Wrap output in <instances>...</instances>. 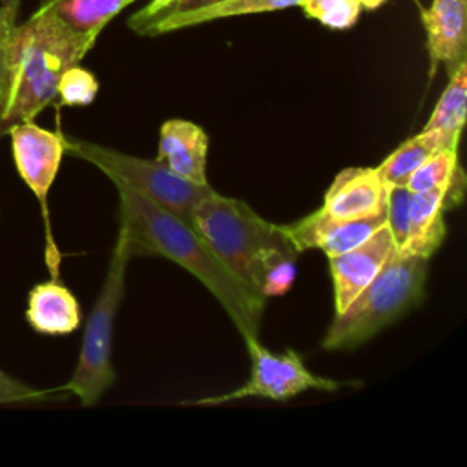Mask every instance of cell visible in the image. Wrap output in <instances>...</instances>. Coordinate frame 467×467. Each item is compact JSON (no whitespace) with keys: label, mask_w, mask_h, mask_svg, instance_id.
Instances as JSON below:
<instances>
[{"label":"cell","mask_w":467,"mask_h":467,"mask_svg":"<svg viewBox=\"0 0 467 467\" xmlns=\"http://www.w3.org/2000/svg\"><path fill=\"white\" fill-rule=\"evenodd\" d=\"M192 226L224 266L261 297L283 296L294 285L299 250L285 224L270 223L246 202L212 190L193 208Z\"/></svg>","instance_id":"obj_2"},{"label":"cell","mask_w":467,"mask_h":467,"mask_svg":"<svg viewBox=\"0 0 467 467\" xmlns=\"http://www.w3.org/2000/svg\"><path fill=\"white\" fill-rule=\"evenodd\" d=\"M26 319L38 334L64 336L78 328L82 314L73 292L58 277H51L29 290Z\"/></svg>","instance_id":"obj_14"},{"label":"cell","mask_w":467,"mask_h":467,"mask_svg":"<svg viewBox=\"0 0 467 467\" xmlns=\"http://www.w3.org/2000/svg\"><path fill=\"white\" fill-rule=\"evenodd\" d=\"M9 36V35H7ZM7 40V38H5ZM5 40L0 44V111L4 104V89H5Z\"/></svg>","instance_id":"obj_27"},{"label":"cell","mask_w":467,"mask_h":467,"mask_svg":"<svg viewBox=\"0 0 467 467\" xmlns=\"http://www.w3.org/2000/svg\"><path fill=\"white\" fill-rule=\"evenodd\" d=\"M99 91V82L95 75L78 64L67 67L57 88V99L62 106H88L95 100Z\"/></svg>","instance_id":"obj_22"},{"label":"cell","mask_w":467,"mask_h":467,"mask_svg":"<svg viewBox=\"0 0 467 467\" xmlns=\"http://www.w3.org/2000/svg\"><path fill=\"white\" fill-rule=\"evenodd\" d=\"M124 9V0H40L36 11L57 18L91 47L111 18Z\"/></svg>","instance_id":"obj_17"},{"label":"cell","mask_w":467,"mask_h":467,"mask_svg":"<svg viewBox=\"0 0 467 467\" xmlns=\"http://www.w3.org/2000/svg\"><path fill=\"white\" fill-rule=\"evenodd\" d=\"M7 133L11 137V150L16 171L40 204L46 226V261L51 277H58L60 255L51 234L47 195L62 162L64 135L46 130L35 124V120L13 124Z\"/></svg>","instance_id":"obj_8"},{"label":"cell","mask_w":467,"mask_h":467,"mask_svg":"<svg viewBox=\"0 0 467 467\" xmlns=\"http://www.w3.org/2000/svg\"><path fill=\"white\" fill-rule=\"evenodd\" d=\"M407 188L412 193H440L445 201V210L458 206L465 190V173L458 162V150L443 148L432 153L414 170Z\"/></svg>","instance_id":"obj_18"},{"label":"cell","mask_w":467,"mask_h":467,"mask_svg":"<svg viewBox=\"0 0 467 467\" xmlns=\"http://www.w3.org/2000/svg\"><path fill=\"white\" fill-rule=\"evenodd\" d=\"M297 4H299V0H221V2H215V4H210L204 7L166 15L159 20L144 24L135 33L142 35V36H157V35L184 29V27H193L199 24L213 22L219 18L279 11V9L294 7Z\"/></svg>","instance_id":"obj_15"},{"label":"cell","mask_w":467,"mask_h":467,"mask_svg":"<svg viewBox=\"0 0 467 467\" xmlns=\"http://www.w3.org/2000/svg\"><path fill=\"white\" fill-rule=\"evenodd\" d=\"M303 13L330 29L352 27L361 13L359 0H299Z\"/></svg>","instance_id":"obj_21"},{"label":"cell","mask_w":467,"mask_h":467,"mask_svg":"<svg viewBox=\"0 0 467 467\" xmlns=\"http://www.w3.org/2000/svg\"><path fill=\"white\" fill-rule=\"evenodd\" d=\"M243 339L248 348V356L252 363L250 378L235 390L184 401L186 405L212 407V405H223L228 401L244 400V398H265L274 401H285L310 389L332 392L343 385L336 379L312 374L305 367L301 356L292 348H288L283 354H274L272 350H268L259 343L257 336H244Z\"/></svg>","instance_id":"obj_7"},{"label":"cell","mask_w":467,"mask_h":467,"mask_svg":"<svg viewBox=\"0 0 467 467\" xmlns=\"http://www.w3.org/2000/svg\"><path fill=\"white\" fill-rule=\"evenodd\" d=\"M208 135L195 122L170 119L159 130L157 161L181 179L193 184H208L206 179Z\"/></svg>","instance_id":"obj_13"},{"label":"cell","mask_w":467,"mask_h":467,"mask_svg":"<svg viewBox=\"0 0 467 467\" xmlns=\"http://www.w3.org/2000/svg\"><path fill=\"white\" fill-rule=\"evenodd\" d=\"M387 195L389 186L374 168H345L334 177L319 208L337 219L385 217Z\"/></svg>","instance_id":"obj_11"},{"label":"cell","mask_w":467,"mask_h":467,"mask_svg":"<svg viewBox=\"0 0 467 467\" xmlns=\"http://www.w3.org/2000/svg\"><path fill=\"white\" fill-rule=\"evenodd\" d=\"M64 151L88 161L113 182L130 186L190 224L197 202L213 190L210 184L202 186L181 179L157 159H140L95 142L64 135Z\"/></svg>","instance_id":"obj_6"},{"label":"cell","mask_w":467,"mask_h":467,"mask_svg":"<svg viewBox=\"0 0 467 467\" xmlns=\"http://www.w3.org/2000/svg\"><path fill=\"white\" fill-rule=\"evenodd\" d=\"M133 2H137V0H124V7H128V5L133 4ZM171 2H173V0H151L146 7L139 9L137 13H139V15H151V13H155V11L162 9V7H166V5L171 4Z\"/></svg>","instance_id":"obj_26"},{"label":"cell","mask_w":467,"mask_h":467,"mask_svg":"<svg viewBox=\"0 0 467 467\" xmlns=\"http://www.w3.org/2000/svg\"><path fill=\"white\" fill-rule=\"evenodd\" d=\"M394 248V237L385 223L358 246L328 257L334 286V314H341L379 274Z\"/></svg>","instance_id":"obj_9"},{"label":"cell","mask_w":467,"mask_h":467,"mask_svg":"<svg viewBox=\"0 0 467 467\" xmlns=\"http://www.w3.org/2000/svg\"><path fill=\"white\" fill-rule=\"evenodd\" d=\"M131 259L124 237L119 234L109 259V266L89 312L77 367L60 390L75 394L84 407H93L100 396L115 383L117 372L111 365V341L115 316L124 297L126 266Z\"/></svg>","instance_id":"obj_5"},{"label":"cell","mask_w":467,"mask_h":467,"mask_svg":"<svg viewBox=\"0 0 467 467\" xmlns=\"http://www.w3.org/2000/svg\"><path fill=\"white\" fill-rule=\"evenodd\" d=\"M119 193V234L130 255H161L197 277L221 303L239 334L257 336L266 299L244 286L184 219L126 184Z\"/></svg>","instance_id":"obj_1"},{"label":"cell","mask_w":467,"mask_h":467,"mask_svg":"<svg viewBox=\"0 0 467 467\" xmlns=\"http://www.w3.org/2000/svg\"><path fill=\"white\" fill-rule=\"evenodd\" d=\"M51 390L35 389L0 368V403H38L51 400Z\"/></svg>","instance_id":"obj_24"},{"label":"cell","mask_w":467,"mask_h":467,"mask_svg":"<svg viewBox=\"0 0 467 467\" xmlns=\"http://www.w3.org/2000/svg\"><path fill=\"white\" fill-rule=\"evenodd\" d=\"M215 2H221V0H173L171 4H168L166 7L151 13V15H139V13H133L130 18H128V27L131 31H137L139 27H142L144 24H150L153 20H159L166 15H171V13H181V11H190V9H197V7H204V5H210V4H215Z\"/></svg>","instance_id":"obj_25"},{"label":"cell","mask_w":467,"mask_h":467,"mask_svg":"<svg viewBox=\"0 0 467 467\" xmlns=\"http://www.w3.org/2000/svg\"><path fill=\"white\" fill-rule=\"evenodd\" d=\"M385 223V217L337 219L317 208L303 219L285 224V230L299 252L321 250L332 257L358 246Z\"/></svg>","instance_id":"obj_10"},{"label":"cell","mask_w":467,"mask_h":467,"mask_svg":"<svg viewBox=\"0 0 467 467\" xmlns=\"http://www.w3.org/2000/svg\"><path fill=\"white\" fill-rule=\"evenodd\" d=\"M359 2H361V9H368V11H372V9L379 7L385 0H359Z\"/></svg>","instance_id":"obj_28"},{"label":"cell","mask_w":467,"mask_h":467,"mask_svg":"<svg viewBox=\"0 0 467 467\" xmlns=\"http://www.w3.org/2000/svg\"><path fill=\"white\" fill-rule=\"evenodd\" d=\"M452 148L441 135L436 131L421 130L414 137L403 140L390 155H387L374 170L381 177V181L390 186H407L414 170L423 164L432 153ZM458 150V148H452Z\"/></svg>","instance_id":"obj_19"},{"label":"cell","mask_w":467,"mask_h":467,"mask_svg":"<svg viewBox=\"0 0 467 467\" xmlns=\"http://www.w3.org/2000/svg\"><path fill=\"white\" fill-rule=\"evenodd\" d=\"M410 197H412V192L407 186H390L389 188L385 219H387V226L390 228V234L394 237L396 248L401 246V243L405 241V235H407Z\"/></svg>","instance_id":"obj_23"},{"label":"cell","mask_w":467,"mask_h":467,"mask_svg":"<svg viewBox=\"0 0 467 467\" xmlns=\"http://www.w3.org/2000/svg\"><path fill=\"white\" fill-rule=\"evenodd\" d=\"M465 108H467V62L462 64L452 75H449V84L440 95L423 130L436 131L452 148H458L460 133L465 122Z\"/></svg>","instance_id":"obj_20"},{"label":"cell","mask_w":467,"mask_h":467,"mask_svg":"<svg viewBox=\"0 0 467 467\" xmlns=\"http://www.w3.org/2000/svg\"><path fill=\"white\" fill-rule=\"evenodd\" d=\"M427 261L394 248L379 274L341 314H334L321 347L352 350L420 305L425 296Z\"/></svg>","instance_id":"obj_4"},{"label":"cell","mask_w":467,"mask_h":467,"mask_svg":"<svg viewBox=\"0 0 467 467\" xmlns=\"http://www.w3.org/2000/svg\"><path fill=\"white\" fill-rule=\"evenodd\" d=\"M443 212L445 201L440 193H412L407 235L398 250L429 259L440 248L447 232Z\"/></svg>","instance_id":"obj_16"},{"label":"cell","mask_w":467,"mask_h":467,"mask_svg":"<svg viewBox=\"0 0 467 467\" xmlns=\"http://www.w3.org/2000/svg\"><path fill=\"white\" fill-rule=\"evenodd\" d=\"M91 49L47 13L36 11L15 26L5 40V89L0 135L13 124L31 122L57 99L62 73Z\"/></svg>","instance_id":"obj_3"},{"label":"cell","mask_w":467,"mask_h":467,"mask_svg":"<svg viewBox=\"0 0 467 467\" xmlns=\"http://www.w3.org/2000/svg\"><path fill=\"white\" fill-rule=\"evenodd\" d=\"M421 22L427 33L431 73L438 64L452 75L467 62V0H432L421 9Z\"/></svg>","instance_id":"obj_12"}]
</instances>
